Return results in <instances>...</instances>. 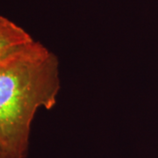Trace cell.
<instances>
[{
    "mask_svg": "<svg viewBox=\"0 0 158 158\" xmlns=\"http://www.w3.org/2000/svg\"><path fill=\"white\" fill-rule=\"evenodd\" d=\"M57 56L34 40L0 59V149L27 158L36 113L56 106L61 89Z\"/></svg>",
    "mask_w": 158,
    "mask_h": 158,
    "instance_id": "cell-1",
    "label": "cell"
},
{
    "mask_svg": "<svg viewBox=\"0 0 158 158\" xmlns=\"http://www.w3.org/2000/svg\"><path fill=\"white\" fill-rule=\"evenodd\" d=\"M34 40L21 27L0 15V59Z\"/></svg>",
    "mask_w": 158,
    "mask_h": 158,
    "instance_id": "cell-2",
    "label": "cell"
},
{
    "mask_svg": "<svg viewBox=\"0 0 158 158\" xmlns=\"http://www.w3.org/2000/svg\"><path fill=\"white\" fill-rule=\"evenodd\" d=\"M0 158H3V155H2V152H1V149H0Z\"/></svg>",
    "mask_w": 158,
    "mask_h": 158,
    "instance_id": "cell-3",
    "label": "cell"
}]
</instances>
